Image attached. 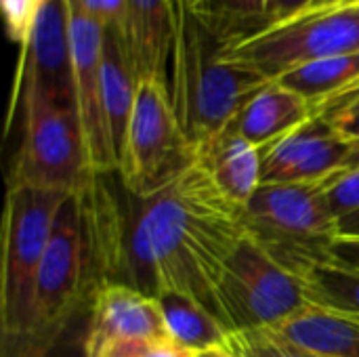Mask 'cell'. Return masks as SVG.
Segmentation results:
<instances>
[{"label":"cell","mask_w":359,"mask_h":357,"mask_svg":"<svg viewBox=\"0 0 359 357\" xmlns=\"http://www.w3.org/2000/svg\"><path fill=\"white\" fill-rule=\"evenodd\" d=\"M313 305L359 318V269L341 261H324L305 274Z\"/></svg>","instance_id":"cell-24"},{"label":"cell","mask_w":359,"mask_h":357,"mask_svg":"<svg viewBox=\"0 0 359 357\" xmlns=\"http://www.w3.org/2000/svg\"><path fill=\"white\" fill-rule=\"evenodd\" d=\"M69 38L74 63L76 109L88 151V162L95 175L116 173L118 162L109 141L105 109H103V38L105 25L82 11L78 0H69Z\"/></svg>","instance_id":"cell-12"},{"label":"cell","mask_w":359,"mask_h":357,"mask_svg":"<svg viewBox=\"0 0 359 357\" xmlns=\"http://www.w3.org/2000/svg\"><path fill=\"white\" fill-rule=\"evenodd\" d=\"M280 84L299 93L316 105V109L339 93L359 82V53L334 55L299 65L278 78Z\"/></svg>","instance_id":"cell-22"},{"label":"cell","mask_w":359,"mask_h":357,"mask_svg":"<svg viewBox=\"0 0 359 357\" xmlns=\"http://www.w3.org/2000/svg\"><path fill=\"white\" fill-rule=\"evenodd\" d=\"M358 166H359V139L358 141H353L351 151H349V156H347V160H345V166H343V168H358Z\"/></svg>","instance_id":"cell-33"},{"label":"cell","mask_w":359,"mask_h":357,"mask_svg":"<svg viewBox=\"0 0 359 357\" xmlns=\"http://www.w3.org/2000/svg\"><path fill=\"white\" fill-rule=\"evenodd\" d=\"M324 196L337 219L359 210V166L341 168L324 181Z\"/></svg>","instance_id":"cell-26"},{"label":"cell","mask_w":359,"mask_h":357,"mask_svg":"<svg viewBox=\"0 0 359 357\" xmlns=\"http://www.w3.org/2000/svg\"><path fill=\"white\" fill-rule=\"evenodd\" d=\"M196 162L236 204L246 206L261 187V149L227 126L196 149Z\"/></svg>","instance_id":"cell-16"},{"label":"cell","mask_w":359,"mask_h":357,"mask_svg":"<svg viewBox=\"0 0 359 357\" xmlns=\"http://www.w3.org/2000/svg\"><path fill=\"white\" fill-rule=\"evenodd\" d=\"M27 93L76 107L69 0H42L21 42L13 105Z\"/></svg>","instance_id":"cell-11"},{"label":"cell","mask_w":359,"mask_h":357,"mask_svg":"<svg viewBox=\"0 0 359 357\" xmlns=\"http://www.w3.org/2000/svg\"><path fill=\"white\" fill-rule=\"evenodd\" d=\"M353 0H309L307 6L299 13V15H309V13H320V11H330V8H341L347 6ZM297 15V17H299ZM294 19V17H292Z\"/></svg>","instance_id":"cell-32"},{"label":"cell","mask_w":359,"mask_h":357,"mask_svg":"<svg viewBox=\"0 0 359 357\" xmlns=\"http://www.w3.org/2000/svg\"><path fill=\"white\" fill-rule=\"evenodd\" d=\"M229 351L238 357H322L301 347L276 328L231 332Z\"/></svg>","instance_id":"cell-25"},{"label":"cell","mask_w":359,"mask_h":357,"mask_svg":"<svg viewBox=\"0 0 359 357\" xmlns=\"http://www.w3.org/2000/svg\"><path fill=\"white\" fill-rule=\"evenodd\" d=\"M156 299L160 303L170 341L196 353L217 347L229 349L231 330L198 301L172 290H164Z\"/></svg>","instance_id":"cell-21"},{"label":"cell","mask_w":359,"mask_h":357,"mask_svg":"<svg viewBox=\"0 0 359 357\" xmlns=\"http://www.w3.org/2000/svg\"><path fill=\"white\" fill-rule=\"evenodd\" d=\"M196 357H238L233 356L229 349H221V347H217V349H206V351H198Z\"/></svg>","instance_id":"cell-34"},{"label":"cell","mask_w":359,"mask_h":357,"mask_svg":"<svg viewBox=\"0 0 359 357\" xmlns=\"http://www.w3.org/2000/svg\"><path fill=\"white\" fill-rule=\"evenodd\" d=\"M311 305L305 280L246 236L227 261L219 284L223 324L231 332L276 328Z\"/></svg>","instance_id":"cell-8"},{"label":"cell","mask_w":359,"mask_h":357,"mask_svg":"<svg viewBox=\"0 0 359 357\" xmlns=\"http://www.w3.org/2000/svg\"><path fill=\"white\" fill-rule=\"evenodd\" d=\"M42 0H2V11L6 19V32L11 40L21 44L27 36V29L36 17V11Z\"/></svg>","instance_id":"cell-27"},{"label":"cell","mask_w":359,"mask_h":357,"mask_svg":"<svg viewBox=\"0 0 359 357\" xmlns=\"http://www.w3.org/2000/svg\"><path fill=\"white\" fill-rule=\"evenodd\" d=\"M309 0H265V21L267 27L290 21L297 17Z\"/></svg>","instance_id":"cell-29"},{"label":"cell","mask_w":359,"mask_h":357,"mask_svg":"<svg viewBox=\"0 0 359 357\" xmlns=\"http://www.w3.org/2000/svg\"><path fill=\"white\" fill-rule=\"evenodd\" d=\"M248 238L288 271L305 278L309 269L332 261L341 238L322 183H267L244 206Z\"/></svg>","instance_id":"cell-4"},{"label":"cell","mask_w":359,"mask_h":357,"mask_svg":"<svg viewBox=\"0 0 359 357\" xmlns=\"http://www.w3.org/2000/svg\"><path fill=\"white\" fill-rule=\"evenodd\" d=\"M93 297L95 286L90 280L82 208L78 194H74L59 208L48 248L36 276L29 330L55 326Z\"/></svg>","instance_id":"cell-10"},{"label":"cell","mask_w":359,"mask_h":357,"mask_svg":"<svg viewBox=\"0 0 359 357\" xmlns=\"http://www.w3.org/2000/svg\"><path fill=\"white\" fill-rule=\"evenodd\" d=\"M351 4H359V0H353V2H349L347 6H351Z\"/></svg>","instance_id":"cell-35"},{"label":"cell","mask_w":359,"mask_h":357,"mask_svg":"<svg viewBox=\"0 0 359 357\" xmlns=\"http://www.w3.org/2000/svg\"><path fill=\"white\" fill-rule=\"evenodd\" d=\"M82 11L103 25H114L124 32L126 0H78Z\"/></svg>","instance_id":"cell-28"},{"label":"cell","mask_w":359,"mask_h":357,"mask_svg":"<svg viewBox=\"0 0 359 357\" xmlns=\"http://www.w3.org/2000/svg\"><path fill=\"white\" fill-rule=\"evenodd\" d=\"M353 141L328 118L316 114L278 143L261 151V185L322 183L345 166Z\"/></svg>","instance_id":"cell-13"},{"label":"cell","mask_w":359,"mask_h":357,"mask_svg":"<svg viewBox=\"0 0 359 357\" xmlns=\"http://www.w3.org/2000/svg\"><path fill=\"white\" fill-rule=\"evenodd\" d=\"M194 13L225 46L242 42L267 27L265 0H198Z\"/></svg>","instance_id":"cell-23"},{"label":"cell","mask_w":359,"mask_h":357,"mask_svg":"<svg viewBox=\"0 0 359 357\" xmlns=\"http://www.w3.org/2000/svg\"><path fill=\"white\" fill-rule=\"evenodd\" d=\"M351 6H359V4H351Z\"/></svg>","instance_id":"cell-37"},{"label":"cell","mask_w":359,"mask_h":357,"mask_svg":"<svg viewBox=\"0 0 359 357\" xmlns=\"http://www.w3.org/2000/svg\"><path fill=\"white\" fill-rule=\"evenodd\" d=\"M332 259L359 269V240L339 238L332 246Z\"/></svg>","instance_id":"cell-30"},{"label":"cell","mask_w":359,"mask_h":357,"mask_svg":"<svg viewBox=\"0 0 359 357\" xmlns=\"http://www.w3.org/2000/svg\"><path fill=\"white\" fill-rule=\"evenodd\" d=\"M101 80H103V109L109 141L120 166V156L130 124L135 97L139 88V78L133 67L124 32L114 25H105L103 38V59H101Z\"/></svg>","instance_id":"cell-18"},{"label":"cell","mask_w":359,"mask_h":357,"mask_svg":"<svg viewBox=\"0 0 359 357\" xmlns=\"http://www.w3.org/2000/svg\"><path fill=\"white\" fill-rule=\"evenodd\" d=\"M189 2H191V6H194V4H196V2H198V0H189Z\"/></svg>","instance_id":"cell-36"},{"label":"cell","mask_w":359,"mask_h":357,"mask_svg":"<svg viewBox=\"0 0 359 357\" xmlns=\"http://www.w3.org/2000/svg\"><path fill=\"white\" fill-rule=\"evenodd\" d=\"M276 330L322 357H359L358 316L311 305Z\"/></svg>","instance_id":"cell-19"},{"label":"cell","mask_w":359,"mask_h":357,"mask_svg":"<svg viewBox=\"0 0 359 357\" xmlns=\"http://www.w3.org/2000/svg\"><path fill=\"white\" fill-rule=\"evenodd\" d=\"M170 17L166 90L187 141L198 149L231 126L244 105L271 80L225 57V44L202 25L189 0H170Z\"/></svg>","instance_id":"cell-2"},{"label":"cell","mask_w":359,"mask_h":357,"mask_svg":"<svg viewBox=\"0 0 359 357\" xmlns=\"http://www.w3.org/2000/svg\"><path fill=\"white\" fill-rule=\"evenodd\" d=\"M17 103L23 114V135L8 187L48 189L69 196L84 191L95 173L88 162L78 109L38 93H27ZM15 105H11V112Z\"/></svg>","instance_id":"cell-5"},{"label":"cell","mask_w":359,"mask_h":357,"mask_svg":"<svg viewBox=\"0 0 359 357\" xmlns=\"http://www.w3.org/2000/svg\"><path fill=\"white\" fill-rule=\"evenodd\" d=\"M223 53L267 80H278L286 72L318 59L359 53V6L299 15L229 44Z\"/></svg>","instance_id":"cell-9"},{"label":"cell","mask_w":359,"mask_h":357,"mask_svg":"<svg viewBox=\"0 0 359 357\" xmlns=\"http://www.w3.org/2000/svg\"><path fill=\"white\" fill-rule=\"evenodd\" d=\"M164 316L156 297L124 284H103L95 290L88 357H99L109 345L130 341H164Z\"/></svg>","instance_id":"cell-14"},{"label":"cell","mask_w":359,"mask_h":357,"mask_svg":"<svg viewBox=\"0 0 359 357\" xmlns=\"http://www.w3.org/2000/svg\"><path fill=\"white\" fill-rule=\"evenodd\" d=\"M93 299L44 330L2 337V357H88Z\"/></svg>","instance_id":"cell-20"},{"label":"cell","mask_w":359,"mask_h":357,"mask_svg":"<svg viewBox=\"0 0 359 357\" xmlns=\"http://www.w3.org/2000/svg\"><path fill=\"white\" fill-rule=\"evenodd\" d=\"M316 105L278 80L267 82L238 114L231 126L261 151L313 118Z\"/></svg>","instance_id":"cell-17"},{"label":"cell","mask_w":359,"mask_h":357,"mask_svg":"<svg viewBox=\"0 0 359 357\" xmlns=\"http://www.w3.org/2000/svg\"><path fill=\"white\" fill-rule=\"evenodd\" d=\"M78 198L95 290L124 284L158 297L160 280L143 223L145 198L133 194L118 170L93 175Z\"/></svg>","instance_id":"cell-3"},{"label":"cell","mask_w":359,"mask_h":357,"mask_svg":"<svg viewBox=\"0 0 359 357\" xmlns=\"http://www.w3.org/2000/svg\"><path fill=\"white\" fill-rule=\"evenodd\" d=\"M124 40L137 78L166 86L172 50L170 0H126Z\"/></svg>","instance_id":"cell-15"},{"label":"cell","mask_w":359,"mask_h":357,"mask_svg":"<svg viewBox=\"0 0 359 357\" xmlns=\"http://www.w3.org/2000/svg\"><path fill=\"white\" fill-rule=\"evenodd\" d=\"M143 223L158 269L160 292L191 297L221 324L219 284L244 242V206L229 200L196 162L145 198Z\"/></svg>","instance_id":"cell-1"},{"label":"cell","mask_w":359,"mask_h":357,"mask_svg":"<svg viewBox=\"0 0 359 357\" xmlns=\"http://www.w3.org/2000/svg\"><path fill=\"white\" fill-rule=\"evenodd\" d=\"M69 198L63 191L8 187L2 221V284L0 322L2 337L27 332L36 276L48 248L61 204Z\"/></svg>","instance_id":"cell-6"},{"label":"cell","mask_w":359,"mask_h":357,"mask_svg":"<svg viewBox=\"0 0 359 357\" xmlns=\"http://www.w3.org/2000/svg\"><path fill=\"white\" fill-rule=\"evenodd\" d=\"M196 164L168 90L158 80H139L118 173L124 185L149 198Z\"/></svg>","instance_id":"cell-7"},{"label":"cell","mask_w":359,"mask_h":357,"mask_svg":"<svg viewBox=\"0 0 359 357\" xmlns=\"http://www.w3.org/2000/svg\"><path fill=\"white\" fill-rule=\"evenodd\" d=\"M339 231H341V238L359 240V210L349 213V215L339 219Z\"/></svg>","instance_id":"cell-31"}]
</instances>
